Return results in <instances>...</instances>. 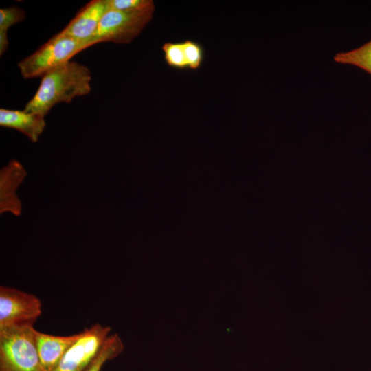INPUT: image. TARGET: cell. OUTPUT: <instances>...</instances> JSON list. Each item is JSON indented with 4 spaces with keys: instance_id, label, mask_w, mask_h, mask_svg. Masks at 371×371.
Returning a JSON list of instances; mask_svg holds the SVG:
<instances>
[{
    "instance_id": "obj_1",
    "label": "cell",
    "mask_w": 371,
    "mask_h": 371,
    "mask_svg": "<svg viewBox=\"0 0 371 371\" xmlns=\"http://www.w3.org/2000/svg\"><path fill=\"white\" fill-rule=\"evenodd\" d=\"M91 74L84 65L67 61L42 76L38 89L24 110L45 117L57 104L71 103L91 91Z\"/></svg>"
},
{
    "instance_id": "obj_8",
    "label": "cell",
    "mask_w": 371,
    "mask_h": 371,
    "mask_svg": "<svg viewBox=\"0 0 371 371\" xmlns=\"http://www.w3.org/2000/svg\"><path fill=\"white\" fill-rule=\"evenodd\" d=\"M27 173L23 165L16 160H11L0 171V212H10L20 216L21 203L16 190Z\"/></svg>"
},
{
    "instance_id": "obj_6",
    "label": "cell",
    "mask_w": 371,
    "mask_h": 371,
    "mask_svg": "<svg viewBox=\"0 0 371 371\" xmlns=\"http://www.w3.org/2000/svg\"><path fill=\"white\" fill-rule=\"evenodd\" d=\"M41 313L42 304L36 295L13 287L0 286V328L34 324Z\"/></svg>"
},
{
    "instance_id": "obj_5",
    "label": "cell",
    "mask_w": 371,
    "mask_h": 371,
    "mask_svg": "<svg viewBox=\"0 0 371 371\" xmlns=\"http://www.w3.org/2000/svg\"><path fill=\"white\" fill-rule=\"evenodd\" d=\"M110 331L109 326L98 323L85 328L54 371H84L100 351Z\"/></svg>"
},
{
    "instance_id": "obj_4",
    "label": "cell",
    "mask_w": 371,
    "mask_h": 371,
    "mask_svg": "<svg viewBox=\"0 0 371 371\" xmlns=\"http://www.w3.org/2000/svg\"><path fill=\"white\" fill-rule=\"evenodd\" d=\"M155 6L138 11L109 9L87 47L103 42L128 43L137 37L150 21Z\"/></svg>"
},
{
    "instance_id": "obj_3",
    "label": "cell",
    "mask_w": 371,
    "mask_h": 371,
    "mask_svg": "<svg viewBox=\"0 0 371 371\" xmlns=\"http://www.w3.org/2000/svg\"><path fill=\"white\" fill-rule=\"evenodd\" d=\"M85 49L82 43L58 32L33 54L21 60L18 67L25 79L43 76L69 61L73 56Z\"/></svg>"
},
{
    "instance_id": "obj_2",
    "label": "cell",
    "mask_w": 371,
    "mask_h": 371,
    "mask_svg": "<svg viewBox=\"0 0 371 371\" xmlns=\"http://www.w3.org/2000/svg\"><path fill=\"white\" fill-rule=\"evenodd\" d=\"M34 324L0 328V371H44L36 346Z\"/></svg>"
},
{
    "instance_id": "obj_16",
    "label": "cell",
    "mask_w": 371,
    "mask_h": 371,
    "mask_svg": "<svg viewBox=\"0 0 371 371\" xmlns=\"http://www.w3.org/2000/svg\"><path fill=\"white\" fill-rule=\"evenodd\" d=\"M109 9L138 11L154 5L152 0H108Z\"/></svg>"
},
{
    "instance_id": "obj_13",
    "label": "cell",
    "mask_w": 371,
    "mask_h": 371,
    "mask_svg": "<svg viewBox=\"0 0 371 371\" xmlns=\"http://www.w3.org/2000/svg\"><path fill=\"white\" fill-rule=\"evenodd\" d=\"M25 11L19 7L12 6L0 9V54L2 56L7 50L9 43L8 29L23 21L25 19Z\"/></svg>"
},
{
    "instance_id": "obj_9",
    "label": "cell",
    "mask_w": 371,
    "mask_h": 371,
    "mask_svg": "<svg viewBox=\"0 0 371 371\" xmlns=\"http://www.w3.org/2000/svg\"><path fill=\"white\" fill-rule=\"evenodd\" d=\"M80 335V333L67 336L53 335L35 330L36 346L44 371H54Z\"/></svg>"
},
{
    "instance_id": "obj_7",
    "label": "cell",
    "mask_w": 371,
    "mask_h": 371,
    "mask_svg": "<svg viewBox=\"0 0 371 371\" xmlns=\"http://www.w3.org/2000/svg\"><path fill=\"white\" fill-rule=\"evenodd\" d=\"M109 10L108 0H93L82 8L59 33L82 43L87 48L100 22Z\"/></svg>"
},
{
    "instance_id": "obj_11",
    "label": "cell",
    "mask_w": 371,
    "mask_h": 371,
    "mask_svg": "<svg viewBox=\"0 0 371 371\" xmlns=\"http://www.w3.org/2000/svg\"><path fill=\"white\" fill-rule=\"evenodd\" d=\"M334 60L356 66L371 75V40L351 51L337 53Z\"/></svg>"
},
{
    "instance_id": "obj_10",
    "label": "cell",
    "mask_w": 371,
    "mask_h": 371,
    "mask_svg": "<svg viewBox=\"0 0 371 371\" xmlns=\"http://www.w3.org/2000/svg\"><path fill=\"white\" fill-rule=\"evenodd\" d=\"M0 126L17 130L32 142H36L43 133L46 122L45 117L25 110L0 109Z\"/></svg>"
},
{
    "instance_id": "obj_14",
    "label": "cell",
    "mask_w": 371,
    "mask_h": 371,
    "mask_svg": "<svg viewBox=\"0 0 371 371\" xmlns=\"http://www.w3.org/2000/svg\"><path fill=\"white\" fill-rule=\"evenodd\" d=\"M161 49L170 67L179 70L188 69L182 42H166Z\"/></svg>"
},
{
    "instance_id": "obj_12",
    "label": "cell",
    "mask_w": 371,
    "mask_h": 371,
    "mask_svg": "<svg viewBox=\"0 0 371 371\" xmlns=\"http://www.w3.org/2000/svg\"><path fill=\"white\" fill-rule=\"evenodd\" d=\"M123 349L124 345L118 335H109L94 359L84 371H100L107 361L118 356Z\"/></svg>"
},
{
    "instance_id": "obj_15",
    "label": "cell",
    "mask_w": 371,
    "mask_h": 371,
    "mask_svg": "<svg viewBox=\"0 0 371 371\" xmlns=\"http://www.w3.org/2000/svg\"><path fill=\"white\" fill-rule=\"evenodd\" d=\"M182 44L188 68L192 70L198 69L204 59L202 45L192 40L183 41Z\"/></svg>"
}]
</instances>
